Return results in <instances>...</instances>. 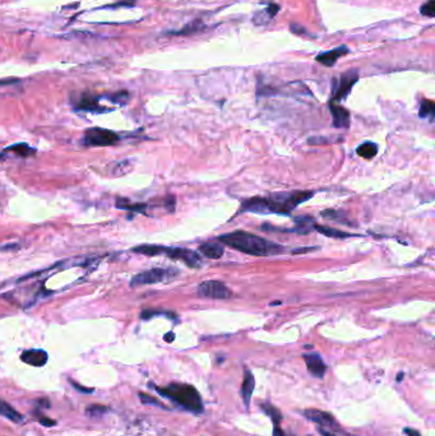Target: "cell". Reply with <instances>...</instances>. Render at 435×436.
<instances>
[{"instance_id":"32","label":"cell","mask_w":435,"mask_h":436,"mask_svg":"<svg viewBox=\"0 0 435 436\" xmlns=\"http://www.w3.org/2000/svg\"><path fill=\"white\" fill-rule=\"evenodd\" d=\"M403 432H405L406 435H407V436H421V433H420L419 431L414 430V428H408V427H406L405 430H403Z\"/></svg>"},{"instance_id":"13","label":"cell","mask_w":435,"mask_h":436,"mask_svg":"<svg viewBox=\"0 0 435 436\" xmlns=\"http://www.w3.org/2000/svg\"><path fill=\"white\" fill-rule=\"evenodd\" d=\"M330 113L333 118V125L336 128H349L350 125V114L342 106L336 105L334 102H330Z\"/></svg>"},{"instance_id":"26","label":"cell","mask_w":435,"mask_h":436,"mask_svg":"<svg viewBox=\"0 0 435 436\" xmlns=\"http://www.w3.org/2000/svg\"><path fill=\"white\" fill-rule=\"evenodd\" d=\"M420 12H421L422 16L432 18V17L435 16V0H429V2H426V3L421 7Z\"/></svg>"},{"instance_id":"20","label":"cell","mask_w":435,"mask_h":436,"mask_svg":"<svg viewBox=\"0 0 435 436\" xmlns=\"http://www.w3.org/2000/svg\"><path fill=\"white\" fill-rule=\"evenodd\" d=\"M4 152H13V153L17 154L18 157L26 158V157H30L32 156V154H35L36 149L33 148V147H31V145H28L27 143H17V144L7 147Z\"/></svg>"},{"instance_id":"14","label":"cell","mask_w":435,"mask_h":436,"mask_svg":"<svg viewBox=\"0 0 435 436\" xmlns=\"http://www.w3.org/2000/svg\"><path fill=\"white\" fill-rule=\"evenodd\" d=\"M99 97L92 96V94H82L81 100L77 103V108L83 111H93V113H102V111H109L108 108H104L100 106Z\"/></svg>"},{"instance_id":"9","label":"cell","mask_w":435,"mask_h":436,"mask_svg":"<svg viewBox=\"0 0 435 436\" xmlns=\"http://www.w3.org/2000/svg\"><path fill=\"white\" fill-rule=\"evenodd\" d=\"M357 78H359V77H357V73L354 72V70L344 74V76L341 77V81H340L339 86H337L336 92H334L333 101L345 100V98L347 97V94L351 92L352 86L357 82Z\"/></svg>"},{"instance_id":"5","label":"cell","mask_w":435,"mask_h":436,"mask_svg":"<svg viewBox=\"0 0 435 436\" xmlns=\"http://www.w3.org/2000/svg\"><path fill=\"white\" fill-rule=\"evenodd\" d=\"M120 137L115 132L104 128H91L86 130L83 137V144L87 147H108L118 144Z\"/></svg>"},{"instance_id":"31","label":"cell","mask_w":435,"mask_h":436,"mask_svg":"<svg viewBox=\"0 0 435 436\" xmlns=\"http://www.w3.org/2000/svg\"><path fill=\"white\" fill-rule=\"evenodd\" d=\"M290 28L294 33H298V35H303V33H305V28L299 27V26H296V24H291Z\"/></svg>"},{"instance_id":"12","label":"cell","mask_w":435,"mask_h":436,"mask_svg":"<svg viewBox=\"0 0 435 436\" xmlns=\"http://www.w3.org/2000/svg\"><path fill=\"white\" fill-rule=\"evenodd\" d=\"M347 52H349V48H347L346 46H340V47L333 48V50H330V51L323 52V54L318 55L315 60H317L318 63H320V64L325 65V67H333L337 60L341 57H344V55H346Z\"/></svg>"},{"instance_id":"33","label":"cell","mask_w":435,"mask_h":436,"mask_svg":"<svg viewBox=\"0 0 435 436\" xmlns=\"http://www.w3.org/2000/svg\"><path fill=\"white\" fill-rule=\"evenodd\" d=\"M166 208L169 210H174V208H175V198L174 197H170L169 199H167V202H166Z\"/></svg>"},{"instance_id":"4","label":"cell","mask_w":435,"mask_h":436,"mask_svg":"<svg viewBox=\"0 0 435 436\" xmlns=\"http://www.w3.org/2000/svg\"><path fill=\"white\" fill-rule=\"evenodd\" d=\"M176 276H179V270L175 269V268H153V269L144 270V272L135 275L130 281V286L138 287V286L143 285L165 282V281L174 280Z\"/></svg>"},{"instance_id":"21","label":"cell","mask_w":435,"mask_h":436,"mask_svg":"<svg viewBox=\"0 0 435 436\" xmlns=\"http://www.w3.org/2000/svg\"><path fill=\"white\" fill-rule=\"evenodd\" d=\"M356 153L360 157H363V158L370 159L373 158V157H375L376 153H378V145L373 142L361 143V144L357 147Z\"/></svg>"},{"instance_id":"18","label":"cell","mask_w":435,"mask_h":436,"mask_svg":"<svg viewBox=\"0 0 435 436\" xmlns=\"http://www.w3.org/2000/svg\"><path fill=\"white\" fill-rule=\"evenodd\" d=\"M0 415L4 416V417L8 418V420H11L12 422L22 423L24 421V417L18 411H16L11 404L2 401V399H0Z\"/></svg>"},{"instance_id":"3","label":"cell","mask_w":435,"mask_h":436,"mask_svg":"<svg viewBox=\"0 0 435 436\" xmlns=\"http://www.w3.org/2000/svg\"><path fill=\"white\" fill-rule=\"evenodd\" d=\"M155 388L159 394L162 397L171 399L177 406L183 407L186 411L194 412V413H201L203 412V402H202L201 394L198 393L193 385L189 384H170L166 388Z\"/></svg>"},{"instance_id":"15","label":"cell","mask_w":435,"mask_h":436,"mask_svg":"<svg viewBox=\"0 0 435 436\" xmlns=\"http://www.w3.org/2000/svg\"><path fill=\"white\" fill-rule=\"evenodd\" d=\"M254 387H255L254 375H253L249 370H245L244 380H243L241 383V391H240V393H241L243 401H244L245 406L247 407H249L250 398H252V394L253 392H254Z\"/></svg>"},{"instance_id":"8","label":"cell","mask_w":435,"mask_h":436,"mask_svg":"<svg viewBox=\"0 0 435 436\" xmlns=\"http://www.w3.org/2000/svg\"><path fill=\"white\" fill-rule=\"evenodd\" d=\"M304 416L309 421H313L317 425H319V427H339L333 416L327 413V412L319 411V409H306V411H304Z\"/></svg>"},{"instance_id":"27","label":"cell","mask_w":435,"mask_h":436,"mask_svg":"<svg viewBox=\"0 0 435 436\" xmlns=\"http://www.w3.org/2000/svg\"><path fill=\"white\" fill-rule=\"evenodd\" d=\"M139 399H140V402H142V403H144V404H153V406H157V407H160V408H166V406H164L161 402L157 401L156 398H153V397L148 396V394H146V393H139Z\"/></svg>"},{"instance_id":"7","label":"cell","mask_w":435,"mask_h":436,"mask_svg":"<svg viewBox=\"0 0 435 436\" xmlns=\"http://www.w3.org/2000/svg\"><path fill=\"white\" fill-rule=\"evenodd\" d=\"M165 255L175 260H181L190 268H199L202 265L201 258L196 251H191L189 249L184 248H166Z\"/></svg>"},{"instance_id":"39","label":"cell","mask_w":435,"mask_h":436,"mask_svg":"<svg viewBox=\"0 0 435 436\" xmlns=\"http://www.w3.org/2000/svg\"><path fill=\"white\" fill-rule=\"evenodd\" d=\"M315 250V248H299V250H294V253L299 254V253H306V251H312Z\"/></svg>"},{"instance_id":"2","label":"cell","mask_w":435,"mask_h":436,"mask_svg":"<svg viewBox=\"0 0 435 436\" xmlns=\"http://www.w3.org/2000/svg\"><path fill=\"white\" fill-rule=\"evenodd\" d=\"M218 241L227 246H231L236 250L243 251V253L255 256L274 255V254H279L283 250L282 246L277 245L274 242L244 231L222 235V236L218 237Z\"/></svg>"},{"instance_id":"28","label":"cell","mask_w":435,"mask_h":436,"mask_svg":"<svg viewBox=\"0 0 435 436\" xmlns=\"http://www.w3.org/2000/svg\"><path fill=\"white\" fill-rule=\"evenodd\" d=\"M128 97H129L128 92L121 91V92H118V93L114 94V96L111 97V101H113V102L124 103V102H126V100H128Z\"/></svg>"},{"instance_id":"19","label":"cell","mask_w":435,"mask_h":436,"mask_svg":"<svg viewBox=\"0 0 435 436\" xmlns=\"http://www.w3.org/2000/svg\"><path fill=\"white\" fill-rule=\"evenodd\" d=\"M133 253L142 254V255L147 256H156V255H165L166 251V246L161 245H139L132 249Z\"/></svg>"},{"instance_id":"34","label":"cell","mask_w":435,"mask_h":436,"mask_svg":"<svg viewBox=\"0 0 435 436\" xmlns=\"http://www.w3.org/2000/svg\"><path fill=\"white\" fill-rule=\"evenodd\" d=\"M37 404H38V407H40V408H49V407H50V402L47 401V399L46 398H42V399H40V401L37 402Z\"/></svg>"},{"instance_id":"36","label":"cell","mask_w":435,"mask_h":436,"mask_svg":"<svg viewBox=\"0 0 435 436\" xmlns=\"http://www.w3.org/2000/svg\"><path fill=\"white\" fill-rule=\"evenodd\" d=\"M318 432H319L322 436H336V435H334V433H332V432H329V431L324 430V428H323V427H318Z\"/></svg>"},{"instance_id":"23","label":"cell","mask_w":435,"mask_h":436,"mask_svg":"<svg viewBox=\"0 0 435 436\" xmlns=\"http://www.w3.org/2000/svg\"><path fill=\"white\" fill-rule=\"evenodd\" d=\"M261 407L262 409L266 412L267 415L271 417L272 422L274 423V426H279V422L282 421V415L279 413L278 409H277L274 406H272V404H261Z\"/></svg>"},{"instance_id":"25","label":"cell","mask_w":435,"mask_h":436,"mask_svg":"<svg viewBox=\"0 0 435 436\" xmlns=\"http://www.w3.org/2000/svg\"><path fill=\"white\" fill-rule=\"evenodd\" d=\"M108 411H109L108 407L100 406V404H93V406L87 407L86 415L89 416V417H99V416H102Z\"/></svg>"},{"instance_id":"16","label":"cell","mask_w":435,"mask_h":436,"mask_svg":"<svg viewBox=\"0 0 435 436\" xmlns=\"http://www.w3.org/2000/svg\"><path fill=\"white\" fill-rule=\"evenodd\" d=\"M279 11V7L277 4H271V6L267 7L266 9H262L261 12L255 13L253 17V22H254L257 26H264V24L268 23Z\"/></svg>"},{"instance_id":"11","label":"cell","mask_w":435,"mask_h":436,"mask_svg":"<svg viewBox=\"0 0 435 436\" xmlns=\"http://www.w3.org/2000/svg\"><path fill=\"white\" fill-rule=\"evenodd\" d=\"M47 353L43 350H28L22 352L21 360L24 363H28L31 366L41 367L47 362Z\"/></svg>"},{"instance_id":"37","label":"cell","mask_w":435,"mask_h":436,"mask_svg":"<svg viewBox=\"0 0 435 436\" xmlns=\"http://www.w3.org/2000/svg\"><path fill=\"white\" fill-rule=\"evenodd\" d=\"M164 339L165 341H166V342H169V343H171V342H174V339H175V334L172 333V332H170V333H167L166 336L164 337Z\"/></svg>"},{"instance_id":"35","label":"cell","mask_w":435,"mask_h":436,"mask_svg":"<svg viewBox=\"0 0 435 436\" xmlns=\"http://www.w3.org/2000/svg\"><path fill=\"white\" fill-rule=\"evenodd\" d=\"M273 436H287V435H286V433L283 432L282 428H279V426H274Z\"/></svg>"},{"instance_id":"30","label":"cell","mask_w":435,"mask_h":436,"mask_svg":"<svg viewBox=\"0 0 435 436\" xmlns=\"http://www.w3.org/2000/svg\"><path fill=\"white\" fill-rule=\"evenodd\" d=\"M70 384H72L73 387L77 389V391L82 392V393H88V394L93 393V389H91V388H84V387H82V385L77 384V383H74V382H70Z\"/></svg>"},{"instance_id":"10","label":"cell","mask_w":435,"mask_h":436,"mask_svg":"<svg viewBox=\"0 0 435 436\" xmlns=\"http://www.w3.org/2000/svg\"><path fill=\"white\" fill-rule=\"evenodd\" d=\"M303 358L306 363L308 371L313 376L319 377V379L324 376L325 371H327V365L318 353H305V355H303Z\"/></svg>"},{"instance_id":"22","label":"cell","mask_w":435,"mask_h":436,"mask_svg":"<svg viewBox=\"0 0 435 436\" xmlns=\"http://www.w3.org/2000/svg\"><path fill=\"white\" fill-rule=\"evenodd\" d=\"M314 227H315L314 230H317L318 232L323 234L324 236L333 237V239H337V237H339V239H344V237H351L352 236L351 234H347V232L340 231V230L330 229V227H327V226H320V225H317V224H315Z\"/></svg>"},{"instance_id":"38","label":"cell","mask_w":435,"mask_h":436,"mask_svg":"<svg viewBox=\"0 0 435 436\" xmlns=\"http://www.w3.org/2000/svg\"><path fill=\"white\" fill-rule=\"evenodd\" d=\"M16 82H18L17 79H3V81H0V86H7V84H13L16 83Z\"/></svg>"},{"instance_id":"1","label":"cell","mask_w":435,"mask_h":436,"mask_svg":"<svg viewBox=\"0 0 435 436\" xmlns=\"http://www.w3.org/2000/svg\"><path fill=\"white\" fill-rule=\"evenodd\" d=\"M313 197L312 191H294V193L273 194L267 198H252L243 203L241 212L254 213H279L287 214L295 209L300 203L306 202Z\"/></svg>"},{"instance_id":"17","label":"cell","mask_w":435,"mask_h":436,"mask_svg":"<svg viewBox=\"0 0 435 436\" xmlns=\"http://www.w3.org/2000/svg\"><path fill=\"white\" fill-rule=\"evenodd\" d=\"M199 251L203 255L207 256V258L220 259L225 253V249H223L222 245L216 244V242H207V244H203V245L199 246Z\"/></svg>"},{"instance_id":"24","label":"cell","mask_w":435,"mask_h":436,"mask_svg":"<svg viewBox=\"0 0 435 436\" xmlns=\"http://www.w3.org/2000/svg\"><path fill=\"white\" fill-rule=\"evenodd\" d=\"M434 114H435V105L432 101L430 100H424L421 102V106H420V118L422 119H430L431 120L432 118H434Z\"/></svg>"},{"instance_id":"29","label":"cell","mask_w":435,"mask_h":436,"mask_svg":"<svg viewBox=\"0 0 435 436\" xmlns=\"http://www.w3.org/2000/svg\"><path fill=\"white\" fill-rule=\"evenodd\" d=\"M35 413H36V416H37L38 422H40L41 425H43V426H54V425H57V422H55L54 420H50V418H47V417H46V416H43V415H41V413H38V412H35Z\"/></svg>"},{"instance_id":"6","label":"cell","mask_w":435,"mask_h":436,"mask_svg":"<svg viewBox=\"0 0 435 436\" xmlns=\"http://www.w3.org/2000/svg\"><path fill=\"white\" fill-rule=\"evenodd\" d=\"M198 295L207 299L226 300L231 296V291L218 281H204L199 285Z\"/></svg>"}]
</instances>
